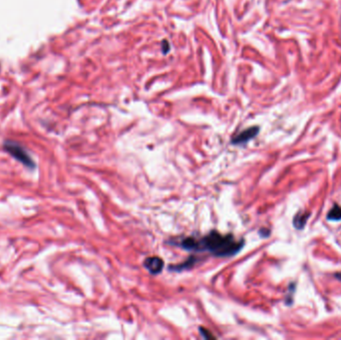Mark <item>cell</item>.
<instances>
[{
  "label": "cell",
  "mask_w": 341,
  "mask_h": 340,
  "mask_svg": "<svg viewBox=\"0 0 341 340\" xmlns=\"http://www.w3.org/2000/svg\"><path fill=\"white\" fill-rule=\"evenodd\" d=\"M170 244L189 251H208L218 257H228L240 252L245 246V240H237L231 233L223 234L217 230H212L201 239L187 237L170 241Z\"/></svg>",
  "instance_id": "6da1fadb"
},
{
  "label": "cell",
  "mask_w": 341,
  "mask_h": 340,
  "mask_svg": "<svg viewBox=\"0 0 341 340\" xmlns=\"http://www.w3.org/2000/svg\"><path fill=\"white\" fill-rule=\"evenodd\" d=\"M259 132V128L254 126V127H250L249 129L241 132L240 134H238L237 136L233 137L231 139V143L234 145H243L248 143L251 139H253L254 137L258 134Z\"/></svg>",
  "instance_id": "3957f363"
},
{
  "label": "cell",
  "mask_w": 341,
  "mask_h": 340,
  "mask_svg": "<svg viewBox=\"0 0 341 340\" xmlns=\"http://www.w3.org/2000/svg\"><path fill=\"white\" fill-rule=\"evenodd\" d=\"M327 219L329 221H340L341 207L338 204H334V206L329 211L327 215Z\"/></svg>",
  "instance_id": "8992f818"
},
{
  "label": "cell",
  "mask_w": 341,
  "mask_h": 340,
  "mask_svg": "<svg viewBox=\"0 0 341 340\" xmlns=\"http://www.w3.org/2000/svg\"><path fill=\"white\" fill-rule=\"evenodd\" d=\"M3 148L4 150L9 153L14 159L17 160L18 162L22 163L25 167H27L28 169H35L36 168V164L31 158V156L28 154V152L23 148L22 146H20L17 143L11 142V141H5L3 144Z\"/></svg>",
  "instance_id": "7a4b0ae2"
},
{
  "label": "cell",
  "mask_w": 341,
  "mask_h": 340,
  "mask_svg": "<svg viewBox=\"0 0 341 340\" xmlns=\"http://www.w3.org/2000/svg\"><path fill=\"white\" fill-rule=\"evenodd\" d=\"M335 277H336V278H338V279H339V280L341 281V272L340 273H336V274H335Z\"/></svg>",
  "instance_id": "52a82bcc"
},
{
  "label": "cell",
  "mask_w": 341,
  "mask_h": 340,
  "mask_svg": "<svg viewBox=\"0 0 341 340\" xmlns=\"http://www.w3.org/2000/svg\"><path fill=\"white\" fill-rule=\"evenodd\" d=\"M309 214L308 213H298L296 215V217L294 218V226L297 228V229H302L306 222H307V219L309 218Z\"/></svg>",
  "instance_id": "5b68a950"
},
{
  "label": "cell",
  "mask_w": 341,
  "mask_h": 340,
  "mask_svg": "<svg viewBox=\"0 0 341 340\" xmlns=\"http://www.w3.org/2000/svg\"><path fill=\"white\" fill-rule=\"evenodd\" d=\"M144 267L150 273L157 275L163 272L164 260L159 256H149L144 260Z\"/></svg>",
  "instance_id": "277c9868"
}]
</instances>
